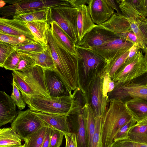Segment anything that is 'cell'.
Masks as SVG:
<instances>
[{
    "label": "cell",
    "mask_w": 147,
    "mask_h": 147,
    "mask_svg": "<svg viewBox=\"0 0 147 147\" xmlns=\"http://www.w3.org/2000/svg\"><path fill=\"white\" fill-rule=\"evenodd\" d=\"M55 65V71L63 83L69 95L80 90L79 69L76 56L69 51L52 30L49 25L46 32Z\"/></svg>",
    "instance_id": "6da1fadb"
},
{
    "label": "cell",
    "mask_w": 147,
    "mask_h": 147,
    "mask_svg": "<svg viewBox=\"0 0 147 147\" xmlns=\"http://www.w3.org/2000/svg\"><path fill=\"white\" fill-rule=\"evenodd\" d=\"M21 93L29 109L35 112L67 116L78 114L82 107L75 96L66 95L48 98L38 95L28 96Z\"/></svg>",
    "instance_id": "7a4b0ae2"
},
{
    "label": "cell",
    "mask_w": 147,
    "mask_h": 147,
    "mask_svg": "<svg viewBox=\"0 0 147 147\" xmlns=\"http://www.w3.org/2000/svg\"><path fill=\"white\" fill-rule=\"evenodd\" d=\"M109 103L103 119L101 134L102 147H109L121 128L135 119L127 110L124 102L113 101Z\"/></svg>",
    "instance_id": "3957f363"
},
{
    "label": "cell",
    "mask_w": 147,
    "mask_h": 147,
    "mask_svg": "<svg viewBox=\"0 0 147 147\" xmlns=\"http://www.w3.org/2000/svg\"><path fill=\"white\" fill-rule=\"evenodd\" d=\"M79 69L80 90L82 95L105 70L107 61L98 54L76 45Z\"/></svg>",
    "instance_id": "277c9868"
},
{
    "label": "cell",
    "mask_w": 147,
    "mask_h": 147,
    "mask_svg": "<svg viewBox=\"0 0 147 147\" xmlns=\"http://www.w3.org/2000/svg\"><path fill=\"white\" fill-rule=\"evenodd\" d=\"M111 78L105 69L93 81L87 91L83 95L85 103L90 105L96 117L103 118L106 112Z\"/></svg>",
    "instance_id": "5b68a950"
},
{
    "label": "cell",
    "mask_w": 147,
    "mask_h": 147,
    "mask_svg": "<svg viewBox=\"0 0 147 147\" xmlns=\"http://www.w3.org/2000/svg\"><path fill=\"white\" fill-rule=\"evenodd\" d=\"M11 5L0 8V13L5 18L16 16L49 7L70 5L68 0H8L5 1Z\"/></svg>",
    "instance_id": "8992f818"
},
{
    "label": "cell",
    "mask_w": 147,
    "mask_h": 147,
    "mask_svg": "<svg viewBox=\"0 0 147 147\" xmlns=\"http://www.w3.org/2000/svg\"><path fill=\"white\" fill-rule=\"evenodd\" d=\"M77 8L70 5L51 7V21H54L77 44L78 39L77 28Z\"/></svg>",
    "instance_id": "52a82bcc"
},
{
    "label": "cell",
    "mask_w": 147,
    "mask_h": 147,
    "mask_svg": "<svg viewBox=\"0 0 147 147\" xmlns=\"http://www.w3.org/2000/svg\"><path fill=\"white\" fill-rule=\"evenodd\" d=\"M17 114L11 124V127L24 140L45 124L30 109L19 111Z\"/></svg>",
    "instance_id": "ba28073f"
},
{
    "label": "cell",
    "mask_w": 147,
    "mask_h": 147,
    "mask_svg": "<svg viewBox=\"0 0 147 147\" xmlns=\"http://www.w3.org/2000/svg\"><path fill=\"white\" fill-rule=\"evenodd\" d=\"M146 73L147 63L142 52L139 50L135 57L125 62L112 80L115 82H130Z\"/></svg>",
    "instance_id": "9c48e42d"
},
{
    "label": "cell",
    "mask_w": 147,
    "mask_h": 147,
    "mask_svg": "<svg viewBox=\"0 0 147 147\" xmlns=\"http://www.w3.org/2000/svg\"><path fill=\"white\" fill-rule=\"evenodd\" d=\"M108 103L126 101L134 98L147 99V86L131 82H115L113 90L108 93Z\"/></svg>",
    "instance_id": "30bf717a"
},
{
    "label": "cell",
    "mask_w": 147,
    "mask_h": 147,
    "mask_svg": "<svg viewBox=\"0 0 147 147\" xmlns=\"http://www.w3.org/2000/svg\"><path fill=\"white\" fill-rule=\"evenodd\" d=\"M113 33L117 36L137 45L136 37L127 20L116 12L107 21L98 25Z\"/></svg>",
    "instance_id": "8fae6325"
},
{
    "label": "cell",
    "mask_w": 147,
    "mask_h": 147,
    "mask_svg": "<svg viewBox=\"0 0 147 147\" xmlns=\"http://www.w3.org/2000/svg\"><path fill=\"white\" fill-rule=\"evenodd\" d=\"M40 96L50 98L44 80V69L35 65L22 72L16 71Z\"/></svg>",
    "instance_id": "7c38bea8"
},
{
    "label": "cell",
    "mask_w": 147,
    "mask_h": 147,
    "mask_svg": "<svg viewBox=\"0 0 147 147\" xmlns=\"http://www.w3.org/2000/svg\"><path fill=\"white\" fill-rule=\"evenodd\" d=\"M118 37L110 31L97 25L76 45L84 48L94 47Z\"/></svg>",
    "instance_id": "4fadbf2b"
},
{
    "label": "cell",
    "mask_w": 147,
    "mask_h": 147,
    "mask_svg": "<svg viewBox=\"0 0 147 147\" xmlns=\"http://www.w3.org/2000/svg\"><path fill=\"white\" fill-rule=\"evenodd\" d=\"M133 45L132 42L118 37L100 46L85 49L98 54L108 62L120 50L130 49Z\"/></svg>",
    "instance_id": "5bb4252c"
},
{
    "label": "cell",
    "mask_w": 147,
    "mask_h": 147,
    "mask_svg": "<svg viewBox=\"0 0 147 147\" xmlns=\"http://www.w3.org/2000/svg\"><path fill=\"white\" fill-rule=\"evenodd\" d=\"M0 32L36 41L24 22L0 18Z\"/></svg>",
    "instance_id": "9a60e30c"
},
{
    "label": "cell",
    "mask_w": 147,
    "mask_h": 147,
    "mask_svg": "<svg viewBox=\"0 0 147 147\" xmlns=\"http://www.w3.org/2000/svg\"><path fill=\"white\" fill-rule=\"evenodd\" d=\"M87 6L91 19L96 25L107 21L115 12L106 0H90Z\"/></svg>",
    "instance_id": "2e32d148"
},
{
    "label": "cell",
    "mask_w": 147,
    "mask_h": 147,
    "mask_svg": "<svg viewBox=\"0 0 147 147\" xmlns=\"http://www.w3.org/2000/svg\"><path fill=\"white\" fill-rule=\"evenodd\" d=\"M45 84L50 96L59 97L69 95L62 80L53 70L44 69Z\"/></svg>",
    "instance_id": "e0dca14e"
},
{
    "label": "cell",
    "mask_w": 147,
    "mask_h": 147,
    "mask_svg": "<svg viewBox=\"0 0 147 147\" xmlns=\"http://www.w3.org/2000/svg\"><path fill=\"white\" fill-rule=\"evenodd\" d=\"M16 105L11 96L0 91V127L12 123L17 116Z\"/></svg>",
    "instance_id": "ac0fdd59"
},
{
    "label": "cell",
    "mask_w": 147,
    "mask_h": 147,
    "mask_svg": "<svg viewBox=\"0 0 147 147\" xmlns=\"http://www.w3.org/2000/svg\"><path fill=\"white\" fill-rule=\"evenodd\" d=\"M127 19L136 37L137 46L144 52L147 48L146 18L139 16Z\"/></svg>",
    "instance_id": "d6986e66"
},
{
    "label": "cell",
    "mask_w": 147,
    "mask_h": 147,
    "mask_svg": "<svg viewBox=\"0 0 147 147\" xmlns=\"http://www.w3.org/2000/svg\"><path fill=\"white\" fill-rule=\"evenodd\" d=\"M77 8V24L79 42L87 33L97 25L94 23L91 19L87 5H82Z\"/></svg>",
    "instance_id": "ffe728a7"
},
{
    "label": "cell",
    "mask_w": 147,
    "mask_h": 147,
    "mask_svg": "<svg viewBox=\"0 0 147 147\" xmlns=\"http://www.w3.org/2000/svg\"><path fill=\"white\" fill-rule=\"evenodd\" d=\"M71 119L68 117L71 132L75 133L77 147H89L86 128L81 111Z\"/></svg>",
    "instance_id": "44dd1931"
},
{
    "label": "cell",
    "mask_w": 147,
    "mask_h": 147,
    "mask_svg": "<svg viewBox=\"0 0 147 147\" xmlns=\"http://www.w3.org/2000/svg\"><path fill=\"white\" fill-rule=\"evenodd\" d=\"M34 112L43 122L54 128L62 131L65 134L71 132L66 116Z\"/></svg>",
    "instance_id": "7402d4cb"
},
{
    "label": "cell",
    "mask_w": 147,
    "mask_h": 147,
    "mask_svg": "<svg viewBox=\"0 0 147 147\" xmlns=\"http://www.w3.org/2000/svg\"><path fill=\"white\" fill-rule=\"evenodd\" d=\"M141 1L142 0H120L119 7L122 15L126 19L139 16L145 17L141 8Z\"/></svg>",
    "instance_id": "603a6c76"
},
{
    "label": "cell",
    "mask_w": 147,
    "mask_h": 147,
    "mask_svg": "<svg viewBox=\"0 0 147 147\" xmlns=\"http://www.w3.org/2000/svg\"><path fill=\"white\" fill-rule=\"evenodd\" d=\"M81 112L86 128L89 147H91L95 130L96 117L92 108L88 103H85L82 108Z\"/></svg>",
    "instance_id": "cb8c5ba5"
},
{
    "label": "cell",
    "mask_w": 147,
    "mask_h": 147,
    "mask_svg": "<svg viewBox=\"0 0 147 147\" xmlns=\"http://www.w3.org/2000/svg\"><path fill=\"white\" fill-rule=\"evenodd\" d=\"M22 139L11 127L0 129V147L22 146Z\"/></svg>",
    "instance_id": "d4e9b609"
},
{
    "label": "cell",
    "mask_w": 147,
    "mask_h": 147,
    "mask_svg": "<svg viewBox=\"0 0 147 147\" xmlns=\"http://www.w3.org/2000/svg\"><path fill=\"white\" fill-rule=\"evenodd\" d=\"M130 49H123L118 51L109 61L107 62L105 69L112 79L115 74L125 62Z\"/></svg>",
    "instance_id": "484cf974"
},
{
    "label": "cell",
    "mask_w": 147,
    "mask_h": 147,
    "mask_svg": "<svg viewBox=\"0 0 147 147\" xmlns=\"http://www.w3.org/2000/svg\"><path fill=\"white\" fill-rule=\"evenodd\" d=\"M51 7L44 9L15 16L13 19L24 22L38 20H45L49 23L51 22Z\"/></svg>",
    "instance_id": "4316f807"
},
{
    "label": "cell",
    "mask_w": 147,
    "mask_h": 147,
    "mask_svg": "<svg viewBox=\"0 0 147 147\" xmlns=\"http://www.w3.org/2000/svg\"><path fill=\"white\" fill-rule=\"evenodd\" d=\"M25 22L35 39L47 46L48 42L46 38V32L49 23L45 20Z\"/></svg>",
    "instance_id": "83f0119b"
},
{
    "label": "cell",
    "mask_w": 147,
    "mask_h": 147,
    "mask_svg": "<svg viewBox=\"0 0 147 147\" xmlns=\"http://www.w3.org/2000/svg\"><path fill=\"white\" fill-rule=\"evenodd\" d=\"M124 103L127 110L137 121L147 115V100L134 98Z\"/></svg>",
    "instance_id": "f1b7e54d"
},
{
    "label": "cell",
    "mask_w": 147,
    "mask_h": 147,
    "mask_svg": "<svg viewBox=\"0 0 147 147\" xmlns=\"http://www.w3.org/2000/svg\"><path fill=\"white\" fill-rule=\"evenodd\" d=\"M49 24L52 30L65 47L69 51L77 56L76 44L69 38L56 22L51 21Z\"/></svg>",
    "instance_id": "f546056e"
},
{
    "label": "cell",
    "mask_w": 147,
    "mask_h": 147,
    "mask_svg": "<svg viewBox=\"0 0 147 147\" xmlns=\"http://www.w3.org/2000/svg\"><path fill=\"white\" fill-rule=\"evenodd\" d=\"M28 55L33 59L36 65L40 66L44 69L55 70L54 61L49 46L48 44L47 49L43 52Z\"/></svg>",
    "instance_id": "4dcf8cb0"
},
{
    "label": "cell",
    "mask_w": 147,
    "mask_h": 147,
    "mask_svg": "<svg viewBox=\"0 0 147 147\" xmlns=\"http://www.w3.org/2000/svg\"><path fill=\"white\" fill-rule=\"evenodd\" d=\"M136 123L129 128L128 139L133 142L147 144V125Z\"/></svg>",
    "instance_id": "1f68e13d"
},
{
    "label": "cell",
    "mask_w": 147,
    "mask_h": 147,
    "mask_svg": "<svg viewBox=\"0 0 147 147\" xmlns=\"http://www.w3.org/2000/svg\"><path fill=\"white\" fill-rule=\"evenodd\" d=\"M48 124H45L24 141V147H42Z\"/></svg>",
    "instance_id": "d6a6232c"
},
{
    "label": "cell",
    "mask_w": 147,
    "mask_h": 147,
    "mask_svg": "<svg viewBox=\"0 0 147 147\" xmlns=\"http://www.w3.org/2000/svg\"><path fill=\"white\" fill-rule=\"evenodd\" d=\"M47 46L42 42H36L26 45L14 47L15 50L20 53L29 55L42 53L47 48Z\"/></svg>",
    "instance_id": "836d02e7"
},
{
    "label": "cell",
    "mask_w": 147,
    "mask_h": 147,
    "mask_svg": "<svg viewBox=\"0 0 147 147\" xmlns=\"http://www.w3.org/2000/svg\"><path fill=\"white\" fill-rule=\"evenodd\" d=\"M0 41L8 43L15 47L35 42L37 41L0 32Z\"/></svg>",
    "instance_id": "e575fe53"
},
{
    "label": "cell",
    "mask_w": 147,
    "mask_h": 147,
    "mask_svg": "<svg viewBox=\"0 0 147 147\" xmlns=\"http://www.w3.org/2000/svg\"><path fill=\"white\" fill-rule=\"evenodd\" d=\"M12 74L13 80L21 92L28 96L39 95L16 71H13Z\"/></svg>",
    "instance_id": "d590c367"
},
{
    "label": "cell",
    "mask_w": 147,
    "mask_h": 147,
    "mask_svg": "<svg viewBox=\"0 0 147 147\" xmlns=\"http://www.w3.org/2000/svg\"><path fill=\"white\" fill-rule=\"evenodd\" d=\"M95 130L93 135L91 147H102L101 138L103 118L96 117Z\"/></svg>",
    "instance_id": "8d00e7d4"
},
{
    "label": "cell",
    "mask_w": 147,
    "mask_h": 147,
    "mask_svg": "<svg viewBox=\"0 0 147 147\" xmlns=\"http://www.w3.org/2000/svg\"><path fill=\"white\" fill-rule=\"evenodd\" d=\"M19 63L14 71L22 72L31 68L36 65L35 63L28 55L21 53Z\"/></svg>",
    "instance_id": "74e56055"
},
{
    "label": "cell",
    "mask_w": 147,
    "mask_h": 147,
    "mask_svg": "<svg viewBox=\"0 0 147 147\" xmlns=\"http://www.w3.org/2000/svg\"><path fill=\"white\" fill-rule=\"evenodd\" d=\"M14 47L7 43L0 41V66L3 67L7 58L15 50Z\"/></svg>",
    "instance_id": "f35d334b"
},
{
    "label": "cell",
    "mask_w": 147,
    "mask_h": 147,
    "mask_svg": "<svg viewBox=\"0 0 147 147\" xmlns=\"http://www.w3.org/2000/svg\"><path fill=\"white\" fill-rule=\"evenodd\" d=\"M21 55V53L15 50L7 58L3 67L6 69L15 71L20 62Z\"/></svg>",
    "instance_id": "ab89813d"
},
{
    "label": "cell",
    "mask_w": 147,
    "mask_h": 147,
    "mask_svg": "<svg viewBox=\"0 0 147 147\" xmlns=\"http://www.w3.org/2000/svg\"><path fill=\"white\" fill-rule=\"evenodd\" d=\"M12 92L11 96L16 105L20 110H22L25 107L26 103L25 102L20 90L13 80L12 84Z\"/></svg>",
    "instance_id": "60d3db41"
},
{
    "label": "cell",
    "mask_w": 147,
    "mask_h": 147,
    "mask_svg": "<svg viewBox=\"0 0 147 147\" xmlns=\"http://www.w3.org/2000/svg\"><path fill=\"white\" fill-rule=\"evenodd\" d=\"M64 134L62 131L52 127L49 147H60L62 144Z\"/></svg>",
    "instance_id": "b9f144b4"
},
{
    "label": "cell",
    "mask_w": 147,
    "mask_h": 147,
    "mask_svg": "<svg viewBox=\"0 0 147 147\" xmlns=\"http://www.w3.org/2000/svg\"><path fill=\"white\" fill-rule=\"evenodd\" d=\"M137 120L134 119L122 126L115 136L113 141L128 139V133L129 128L134 124Z\"/></svg>",
    "instance_id": "7bdbcfd3"
},
{
    "label": "cell",
    "mask_w": 147,
    "mask_h": 147,
    "mask_svg": "<svg viewBox=\"0 0 147 147\" xmlns=\"http://www.w3.org/2000/svg\"><path fill=\"white\" fill-rule=\"evenodd\" d=\"M109 147H147V144L133 142L127 139L113 141Z\"/></svg>",
    "instance_id": "ee69618b"
},
{
    "label": "cell",
    "mask_w": 147,
    "mask_h": 147,
    "mask_svg": "<svg viewBox=\"0 0 147 147\" xmlns=\"http://www.w3.org/2000/svg\"><path fill=\"white\" fill-rule=\"evenodd\" d=\"M64 136L66 140L65 147H77V140L75 133L71 132L65 134Z\"/></svg>",
    "instance_id": "f6af8a7d"
},
{
    "label": "cell",
    "mask_w": 147,
    "mask_h": 147,
    "mask_svg": "<svg viewBox=\"0 0 147 147\" xmlns=\"http://www.w3.org/2000/svg\"><path fill=\"white\" fill-rule=\"evenodd\" d=\"M51 130L52 127L48 124L45 136L42 147H49Z\"/></svg>",
    "instance_id": "bcb514c9"
},
{
    "label": "cell",
    "mask_w": 147,
    "mask_h": 147,
    "mask_svg": "<svg viewBox=\"0 0 147 147\" xmlns=\"http://www.w3.org/2000/svg\"><path fill=\"white\" fill-rule=\"evenodd\" d=\"M107 3L117 13L122 15L121 13L119 7V3L120 0H106Z\"/></svg>",
    "instance_id": "7dc6e473"
},
{
    "label": "cell",
    "mask_w": 147,
    "mask_h": 147,
    "mask_svg": "<svg viewBox=\"0 0 147 147\" xmlns=\"http://www.w3.org/2000/svg\"><path fill=\"white\" fill-rule=\"evenodd\" d=\"M140 48L136 45H134L129 50L128 55L125 62L129 61L136 55Z\"/></svg>",
    "instance_id": "c3c4849f"
},
{
    "label": "cell",
    "mask_w": 147,
    "mask_h": 147,
    "mask_svg": "<svg viewBox=\"0 0 147 147\" xmlns=\"http://www.w3.org/2000/svg\"><path fill=\"white\" fill-rule=\"evenodd\" d=\"M68 1L71 6L77 8L82 5H88L90 0H68Z\"/></svg>",
    "instance_id": "681fc988"
},
{
    "label": "cell",
    "mask_w": 147,
    "mask_h": 147,
    "mask_svg": "<svg viewBox=\"0 0 147 147\" xmlns=\"http://www.w3.org/2000/svg\"><path fill=\"white\" fill-rule=\"evenodd\" d=\"M141 6L144 16L147 18V0H142Z\"/></svg>",
    "instance_id": "f907efd6"
},
{
    "label": "cell",
    "mask_w": 147,
    "mask_h": 147,
    "mask_svg": "<svg viewBox=\"0 0 147 147\" xmlns=\"http://www.w3.org/2000/svg\"><path fill=\"white\" fill-rule=\"evenodd\" d=\"M136 124V125H147V115L137 120Z\"/></svg>",
    "instance_id": "816d5d0a"
},
{
    "label": "cell",
    "mask_w": 147,
    "mask_h": 147,
    "mask_svg": "<svg viewBox=\"0 0 147 147\" xmlns=\"http://www.w3.org/2000/svg\"><path fill=\"white\" fill-rule=\"evenodd\" d=\"M115 86V82L111 78L109 82L108 92H111L114 89Z\"/></svg>",
    "instance_id": "f5cc1de1"
},
{
    "label": "cell",
    "mask_w": 147,
    "mask_h": 147,
    "mask_svg": "<svg viewBox=\"0 0 147 147\" xmlns=\"http://www.w3.org/2000/svg\"><path fill=\"white\" fill-rule=\"evenodd\" d=\"M143 52L145 53L144 55V58L147 63V48Z\"/></svg>",
    "instance_id": "db71d44e"
},
{
    "label": "cell",
    "mask_w": 147,
    "mask_h": 147,
    "mask_svg": "<svg viewBox=\"0 0 147 147\" xmlns=\"http://www.w3.org/2000/svg\"><path fill=\"white\" fill-rule=\"evenodd\" d=\"M146 86H147V81H146Z\"/></svg>",
    "instance_id": "11a10c76"
},
{
    "label": "cell",
    "mask_w": 147,
    "mask_h": 147,
    "mask_svg": "<svg viewBox=\"0 0 147 147\" xmlns=\"http://www.w3.org/2000/svg\"><path fill=\"white\" fill-rule=\"evenodd\" d=\"M24 147L23 145L22 146H20V147Z\"/></svg>",
    "instance_id": "9f6ffc18"
},
{
    "label": "cell",
    "mask_w": 147,
    "mask_h": 147,
    "mask_svg": "<svg viewBox=\"0 0 147 147\" xmlns=\"http://www.w3.org/2000/svg\"><path fill=\"white\" fill-rule=\"evenodd\" d=\"M146 20H147V18H146Z\"/></svg>",
    "instance_id": "6f0895ef"
},
{
    "label": "cell",
    "mask_w": 147,
    "mask_h": 147,
    "mask_svg": "<svg viewBox=\"0 0 147 147\" xmlns=\"http://www.w3.org/2000/svg\"></svg>",
    "instance_id": "680465c9"
}]
</instances>
